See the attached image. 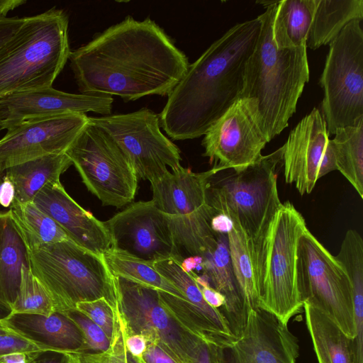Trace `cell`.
Returning <instances> with one entry per match:
<instances>
[{
	"instance_id": "1",
	"label": "cell",
	"mask_w": 363,
	"mask_h": 363,
	"mask_svg": "<svg viewBox=\"0 0 363 363\" xmlns=\"http://www.w3.org/2000/svg\"><path fill=\"white\" fill-rule=\"evenodd\" d=\"M69 60L81 94L116 95L124 101L168 96L189 65L157 23L131 16L70 51Z\"/></svg>"
},
{
	"instance_id": "2",
	"label": "cell",
	"mask_w": 363,
	"mask_h": 363,
	"mask_svg": "<svg viewBox=\"0 0 363 363\" xmlns=\"http://www.w3.org/2000/svg\"><path fill=\"white\" fill-rule=\"evenodd\" d=\"M260 27L258 16L235 24L189 65L159 115L160 126L172 140L204 135L240 98Z\"/></svg>"
},
{
	"instance_id": "3",
	"label": "cell",
	"mask_w": 363,
	"mask_h": 363,
	"mask_svg": "<svg viewBox=\"0 0 363 363\" xmlns=\"http://www.w3.org/2000/svg\"><path fill=\"white\" fill-rule=\"evenodd\" d=\"M278 2L271 1L258 16L260 31L247 62L240 96L257 101L269 140L288 126L309 80L306 45L281 49L275 45L272 26Z\"/></svg>"
},
{
	"instance_id": "4",
	"label": "cell",
	"mask_w": 363,
	"mask_h": 363,
	"mask_svg": "<svg viewBox=\"0 0 363 363\" xmlns=\"http://www.w3.org/2000/svg\"><path fill=\"white\" fill-rule=\"evenodd\" d=\"M306 228L302 214L287 201L248 239L258 307L286 324L303 308L296 261L298 241Z\"/></svg>"
},
{
	"instance_id": "5",
	"label": "cell",
	"mask_w": 363,
	"mask_h": 363,
	"mask_svg": "<svg viewBox=\"0 0 363 363\" xmlns=\"http://www.w3.org/2000/svg\"><path fill=\"white\" fill-rule=\"evenodd\" d=\"M69 53L68 17L62 10L25 17L0 48V98L51 87Z\"/></svg>"
},
{
	"instance_id": "6",
	"label": "cell",
	"mask_w": 363,
	"mask_h": 363,
	"mask_svg": "<svg viewBox=\"0 0 363 363\" xmlns=\"http://www.w3.org/2000/svg\"><path fill=\"white\" fill-rule=\"evenodd\" d=\"M26 252L28 264L50 296L55 311H76L77 303L101 298L116 309L114 277L103 256L72 240Z\"/></svg>"
},
{
	"instance_id": "7",
	"label": "cell",
	"mask_w": 363,
	"mask_h": 363,
	"mask_svg": "<svg viewBox=\"0 0 363 363\" xmlns=\"http://www.w3.org/2000/svg\"><path fill=\"white\" fill-rule=\"evenodd\" d=\"M283 151L282 145L233 174H223L226 169L215 165L207 178L208 205L216 213L238 223L248 239L257 235L282 203L278 192L277 170L282 166Z\"/></svg>"
},
{
	"instance_id": "8",
	"label": "cell",
	"mask_w": 363,
	"mask_h": 363,
	"mask_svg": "<svg viewBox=\"0 0 363 363\" xmlns=\"http://www.w3.org/2000/svg\"><path fill=\"white\" fill-rule=\"evenodd\" d=\"M212 170L196 173L181 166L151 183L152 201L169 216L175 242L189 256H202L217 243V233L211 228L216 213L205 194Z\"/></svg>"
},
{
	"instance_id": "9",
	"label": "cell",
	"mask_w": 363,
	"mask_h": 363,
	"mask_svg": "<svg viewBox=\"0 0 363 363\" xmlns=\"http://www.w3.org/2000/svg\"><path fill=\"white\" fill-rule=\"evenodd\" d=\"M361 22L346 25L329 44L319 84L322 116L328 134L363 123V31Z\"/></svg>"
},
{
	"instance_id": "10",
	"label": "cell",
	"mask_w": 363,
	"mask_h": 363,
	"mask_svg": "<svg viewBox=\"0 0 363 363\" xmlns=\"http://www.w3.org/2000/svg\"><path fill=\"white\" fill-rule=\"evenodd\" d=\"M114 277L118 306L127 335H140L176 363H198L206 345L189 333L162 305L159 290Z\"/></svg>"
},
{
	"instance_id": "11",
	"label": "cell",
	"mask_w": 363,
	"mask_h": 363,
	"mask_svg": "<svg viewBox=\"0 0 363 363\" xmlns=\"http://www.w3.org/2000/svg\"><path fill=\"white\" fill-rule=\"evenodd\" d=\"M296 280L302 301L322 311L353 339L354 301L350 279L335 256L308 228L298 241Z\"/></svg>"
},
{
	"instance_id": "12",
	"label": "cell",
	"mask_w": 363,
	"mask_h": 363,
	"mask_svg": "<svg viewBox=\"0 0 363 363\" xmlns=\"http://www.w3.org/2000/svg\"><path fill=\"white\" fill-rule=\"evenodd\" d=\"M65 153L104 206L121 208L134 199L138 182L135 169L102 128L89 121Z\"/></svg>"
},
{
	"instance_id": "13",
	"label": "cell",
	"mask_w": 363,
	"mask_h": 363,
	"mask_svg": "<svg viewBox=\"0 0 363 363\" xmlns=\"http://www.w3.org/2000/svg\"><path fill=\"white\" fill-rule=\"evenodd\" d=\"M105 130L130 160L138 179L153 183L168 172L179 168V147L160 130L159 115L149 108L135 112L89 117Z\"/></svg>"
},
{
	"instance_id": "14",
	"label": "cell",
	"mask_w": 363,
	"mask_h": 363,
	"mask_svg": "<svg viewBox=\"0 0 363 363\" xmlns=\"http://www.w3.org/2000/svg\"><path fill=\"white\" fill-rule=\"evenodd\" d=\"M269 142L257 101L240 98L208 128L201 144L204 157L237 172L257 160Z\"/></svg>"
},
{
	"instance_id": "15",
	"label": "cell",
	"mask_w": 363,
	"mask_h": 363,
	"mask_svg": "<svg viewBox=\"0 0 363 363\" xmlns=\"http://www.w3.org/2000/svg\"><path fill=\"white\" fill-rule=\"evenodd\" d=\"M111 248L155 263L184 258L175 242L167 214L151 201L133 203L104 222Z\"/></svg>"
},
{
	"instance_id": "16",
	"label": "cell",
	"mask_w": 363,
	"mask_h": 363,
	"mask_svg": "<svg viewBox=\"0 0 363 363\" xmlns=\"http://www.w3.org/2000/svg\"><path fill=\"white\" fill-rule=\"evenodd\" d=\"M88 122L86 114L67 113L26 120L8 129L0 139V174L26 162L65 153Z\"/></svg>"
},
{
	"instance_id": "17",
	"label": "cell",
	"mask_w": 363,
	"mask_h": 363,
	"mask_svg": "<svg viewBox=\"0 0 363 363\" xmlns=\"http://www.w3.org/2000/svg\"><path fill=\"white\" fill-rule=\"evenodd\" d=\"M113 99L105 95L76 94L51 87L12 94L0 98L4 129L35 118L94 112L111 115Z\"/></svg>"
},
{
	"instance_id": "18",
	"label": "cell",
	"mask_w": 363,
	"mask_h": 363,
	"mask_svg": "<svg viewBox=\"0 0 363 363\" xmlns=\"http://www.w3.org/2000/svg\"><path fill=\"white\" fill-rule=\"evenodd\" d=\"M229 350L232 363H296L299 356L298 340L288 324L259 307L248 311Z\"/></svg>"
},
{
	"instance_id": "19",
	"label": "cell",
	"mask_w": 363,
	"mask_h": 363,
	"mask_svg": "<svg viewBox=\"0 0 363 363\" xmlns=\"http://www.w3.org/2000/svg\"><path fill=\"white\" fill-rule=\"evenodd\" d=\"M328 140L325 121L320 110L314 108L291 131L283 145L285 182L294 184L301 196L313 190Z\"/></svg>"
},
{
	"instance_id": "20",
	"label": "cell",
	"mask_w": 363,
	"mask_h": 363,
	"mask_svg": "<svg viewBox=\"0 0 363 363\" xmlns=\"http://www.w3.org/2000/svg\"><path fill=\"white\" fill-rule=\"evenodd\" d=\"M32 201L79 246L100 256L111 247L104 222L81 207L67 193L60 181L44 187Z\"/></svg>"
},
{
	"instance_id": "21",
	"label": "cell",
	"mask_w": 363,
	"mask_h": 363,
	"mask_svg": "<svg viewBox=\"0 0 363 363\" xmlns=\"http://www.w3.org/2000/svg\"><path fill=\"white\" fill-rule=\"evenodd\" d=\"M1 323L42 350H84V338L80 329L60 312L55 311L50 315L13 313Z\"/></svg>"
},
{
	"instance_id": "22",
	"label": "cell",
	"mask_w": 363,
	"mask_h": 363,
	"mask_svg": "<svg viewBox=\"0 0 363 363\" xmlns=\"http://www.w3.org/2000/svg\"><path fill=\"white\" fill-rule=\"evenodd\" d=\"M201 257L203 274L208 278L211 286L225 297L222 313L233 333L238 338L245 326L247 311L233 273L227 234L217 233L216 246Z\"/></svg>"
},
{
	"instance_id": "23",
	"label": "cell",
	"mask_w": 363,
	"mask_h": 363,
	"mask_svg": "<svg viewBox=\"0 0 363 363\" xmlns=\"http://www.w3.org/2000/svg\"><path fill=\"white\" fill-rule=\"evenodd\" d=\"M306 323L318 363H356L352 339L328 315L303 303Z\"/></svg>"
},
{
	"instance_id": "24",
	"label": "cell",
	"mask_w": 363,
	"mask_h": 363,
	"mask_svg": "<svg viewBox=\"0 0 363 363\" xmlns=\"http://www.w3.org/2000/svg\"><path fill=\"white\" fill-rule=\"evenodd\" d=\"M71 164V160L64 153L42 157L6 169L14 185L15 203L32 201L44 187L60 181Z\"/></svg>"
},
{
	"instance_id": "25",
	"label": "cell",
	"mask_w": 363,
	"mask_h": 363,
	"mask_svg": "<svg viewBox=\"0 0 363 363\" xmlns=\"http://www.w3.org/2000/svg\"><path fill=\"white\" fill-rule=\"evenodd\" d=\"M28 264L26 248L11 221L9 211H0V303L12 309Z\"/></svg>"
},
{
	"instance_id": "26",
	"label": "cell",
	"mask_w": 363,
	"mask_h": 363,
	"mask_svg": "<svg viewBox=\"0 0 363 363\" xmlns=\"http://www.w3.org/2000/svg\"><path fill=\"white\" fill-rule=\"evenodd\" d=\"M363 20V0H318L306 41L316 50L330 44L350 22Z\"/></svg>"
},
{
	"instance_id": "27",
	"label": "cell",
	"mask_w": 363,
	"mask_h": 363,
	"mask_svg": "<svg viewBox=\"0 0 363 363\" xmlns=\"http://www.w3.org/2000/svg\"><path fill=\"white\" fill-rule=\"evenodd\" d=\"M9 215L26 250L72 240L62 228L33 201L15 203Z\"/></svg>"
},
{
	"instance_id": "28",
	"label": "cell",
	"mask_w": 363,
	"mask_h": 363,
	"mask_svg": "<svg viewBox=\"0 0 363 363\" xmlns=\"http://www.w3.org/2000/svg\"><path fill=\"white\" fill-rule=\"evenodd\" d=\"M318 0L279 1L272 32L278 48L306 45Z\"/></svg>"
},
{
	"instance_id": "29",
	"label": "cell",
	"mask_w": 363,
	"mask_h": 363,
	"mask_svg": "<svg viewBox=\"0 0 363 363\" xmlns=\"http://www.w3.org/2000/svg\"><path fill=\"white\" fill-rule=\"evenodd\" d=\"M103 257L113 277H122L134 282L168 293L189 302L183 292L163 277L155 268L153 263L111 247L104 252Z\"/></svg>"
},
{
	"instance_id": "30",
	"label": "cell",
	"mask_w": 363,
	"mask_h": 363,
	"mask_svg": "<svg viewBox=\"0 0 363 363\" xmlns=\"http://www.w3.org/2000/svg\"><path fill=\"white\" fill-rule=\"evenodd\" d=\"M330 140L338 171L363 199V123L335 130Z\"/></svg>"
},
{
	"instance_id": "31",
	"label": "cell",
	"mask_w": 363,
	"mask_h": 363,
	"mask_svg": "<svg viewBox=\"0 0 363 363\" xmlns=\"http://www.w3.org/2000/svg\"><path fill=\"white\" fill-rule=\"evenodd\" d=\"M233 223V228L227 233L228 248L233 273L248 313L250 310L258 308L248 238L238 223L236 221Z\"/></svg>"
},
{
	"instance_id": "32",
	"label": "cell",
	"mask_w": 363,
	"mask_h": 363,
	"mask_svg": "<svg viewBox=\"0 0 363 363\" xmlns=\"http://www.w3.org/2000/svg\"><path fill=\"white\" fill-rule=\"evenodd\" d=\"M180 264L177 259L169 258L155 262L154 267L163 277L178 287L189 302L208 320L222 330L233 333L224 315L219 309L212 307L205 301L192 276L184 272Z\"/></svg>"
},
{
	"instance_id": "33",
	"label": "cell",
	"mask_w": 363,
	"mask_h": 363,
	"mask_svg": "<svg viewBox=\"0 0 363 363\" xmlns=\"http://www.w3.org/2000/svg\"><path fill=\"white\" fill-rule=\"evenodd\" d=\"M13 313L50 315L55 308L47 291L32 272L28 264L21 269V282Z\"/></svg>"
},
{
	"instance_id": "34",
	"label": "cell",
	"mask_w": 363,
	"mask_h": 363,
	"mask_svg": "<svg viewBox=\"0 0 363 363\" xmlns=\"http://www.w3.org/2000/svg\"><path fill=\"white\" fill-rule=\"evenodd\" d=\"M125 338L126 331L117 303L108 348L105 351L66 352L67 363H128Z\"/></svg>"
},
{
	"instance_id": "35",
	"label": "cell",
	"mask_w": 363,
	"mask_h": 363,
	"mask_svg": "<svg viewBox=\"0 0 363 363\" xmlns=\"http://www.w3.org/2000/svg\"><path fill=\"white\" fill-rule=\"evenodd\" d=\"M64 314L69 317L82 333L85 342L84 351H105L108 348L111 340L99 325L77 311Z\"/></svg>"
},
{
	"instance_id": "36",
	"label": "cell",
	"mask_w": 363,
	"mask_h": 363,
	"mask_svg": "<svg viewBox=\"0 0 363 363\" xmlns=\"http://www.w3.org/2000/svg\"><path fill=\"white\" fill-rule=\"evenodd\" d=\"M75 308L77 311L99 325L111 340L115 310L105 298L79 302L76 304Z\"/></svg>"
},
{
	"instance_id": "37",
	"label": "cell",
	"mask_w": 363,
	"mask_h": 363,
	"mask_svg": "<svg viewBox=\"0 0 363 363\" xmlns=\"http://www.w3.org/2000/svg\"><path fill=\"white\" fill-rule=\"evenodd\" d=\"M41 350L26 338L8 330L0 333V356L12 352L30 353Z\"/></svg>"
},
{
	"instance_id": "38",
	"label": "cell",
	"mask_w": 363,
	"mask_h": 363,
	"mask_svg": "<svg viewBox=\"0 0 363 363\" xmlns=\"http://www.w3.org/2000/svg\"><path fill=\"white\" fill-rule=\"evenodd\" d=\"M16 192L14 185L4 172L0 174V211H8L15 203Z\"/></svg>"
},
{
	"instance_id": "39",
	"label": "cell",
	"mask_w": 363,
	"mask_h": 363,
	"mask_svg": "<svg viewBox=\"0 0 363 363\" xmlns=\"http://www.w3.org/2000/svg\"><path fill=\"white\" fill-rule=\"evenodd\" d=\"M27 363H67L66 352L38 350L28 353Z\"/></svg>"
},
{
	"instance_id": "40",
	"label": "cell",
	"mask_w": 363,
	"mask_h": 363,
	"mask_svg": "<svg viewBox=\"0 0 363 363\" xmlns=\"http://www.w3.org/2000/svg\"><path fill=\"white\" fill-rule=\"evenodd\" d=\"M25 18L0 16V48L20 28Z\"/></svg>"
},
{
	"instance_id": "41",
	"label": "cell",
	"mask_w": 363,
	"mask_h": 363,
	"mask_svg": "<svg viewBox=\"0 0 363 363\" xmlns=\"http://www.w3.org/2000/svg\"><path fill=\"white\" fill-rule=\"evenodd\" d=\"M125 345L128 352L133 358L142 359L147 348V342L145 338L140 335H127L126 334Z\"/></svg>"
},
{
	"instance_id": "42",
	"label": "cell",
	"mask_w": 363,
	"mask_h": 363,
	"mask_svg": "<svg viewBox=\"0 0 363 363\" xmlns=\"http://www.w3.org/2000/svg\"><path fill=\"white\" fill-rule=\"evenodd\" d=\"M205 301L212 307L219 309L221 313L225 304V297L209 283L198 285Z\"/></svg>"
},
{
	"instance_id": "43",
	"label": "cell",
	"mask_w": 363,
	"mask_h": 363,
	"mask_svg": "<svg viewBox=\"0 0 363 363\" xmlns=\"http://www.w3.org/2000/svg\"><path fill=\"white\" fill-rule=\"evenodd\" d=\"M337 169L335 154L329 139L319 164L318 179Z\"/></svg>"
},
{
	"instance_id": "44",
	"label": "cell",
	"mask_w": 363,
	"mask_h": 363,
	"mask_svg": "<svg viewBox=\"0 0 363 363\" xmlns=\"http://www.w3.org/2000/svg\"><path fill=\"white\" fill-rule=\"evenodd\" d=\"M143 358L145 363H176L168 354L152 344H147Z\"/></svg>"
},
{
	"instance_id": "45",
	"label": "cell",
	"mask_w": 363,
	"mask_h": 363,
	"mask_svg": "<svg viewBox=\"0 0 363 363\" xmlns=\"http://www.w3.org/2000/svg\"><path fill=\"white\" fill-rule=\"evenodd\" d=\"M223 349L206 345L198 363H227Z\"/></svg>"
},
{
	"instance_id": "46",
	"label": "cell",
	"mask_w": 363,
	"mask_h": 363,
	"mask_svg": "<svg viewBox=\"0 0 363 363\" xmlns=\"http://www.w3.org/2000/svg\"><path fill=\"white\" fill-rule=\"evenodd\" d=\"M233 227L232 220L222 213H216L211 220V228L216 233L227 234Z\"/></svg>"
},
{
	"instance_id": "47",
	"label": "cell",
	"mask_w": 363,
	"mask_h": 363,
	"mask_svg": "<svg viewBox=\"0 0 363 363\" xmlns=\"http://www.w3.org/2000/svg\"><path fill=\"white\" fill-rule=\"evenodd\" d=\"M202 262L203 258L201 256L192 255L184 258L180 266L184 272L189 273L194 272V269L202 270Z\"/></svg>"
},
{
	"instance_id": "48",
	"label": "cell",
	"mask_w": 363,
	"mask_h": 363,
	"mask_svg": "<svg viewBox=\"0 0 363 363\" xmlns=\"http://www.w3.org/2000/svg\"><path fill=\"white\" fill-rule=\"evenodd\" d=\"M28 353L12 352L0 356V363H27Z\"/></svg>"
},
{
	"instance_id": "49",
	"label": "cell",
	"mask_w": 363,
	"mask_h": 363,
	"mask_svg": "<svg viewBox=\"0 0 363 363\" xmlns=\"http://www.w3.org/2000/svg\"><path fill=\"white\" fill-rule=\"evenodd\" d=\"M26 3V0H0V16H6L9 11Z\"/></svg>"
},
{
	"instance_id": "50",
	"label": "cell",
	"mask_w": 363,
	"mask_h": 363,
	"mask_svg": "<svg viewBox=\"0 0 363 363\" xmlns=\"http://www.w3.org/2000/svg\"><path fill=\"white\" fill-rule=\"evenodd\" d=\"M13 313L12 309L0 303V323L7 319Z\"/></svg>"
},
{
	"instance_id": "51",
	"label": "cell",
	"mask_w": 363,
	"mask_h": 363,
	"mask_svg": "<svg viewBox=\"0 0 363 363\" xmlns=\"http://www.w3.org/2000/svg\"><path fill=\"white\" fill-rule=\"evenodd\" d=\"M128 363H145L143 358L142 359H135L128 352Z\"/></svg>"
},
{
	"instance_id": "52",
	"label": "cell",
	"mask_w": 363,
	"mask_h": 363,
	"mask_svg": "<svg viewBox=\"0 0 363 363\" xmlns=\"http://www.w3.org/2000/svg\"><path fill=\"white\" fill-rule=\"evenodd\" d=\"M9 329H7L6 328H5L1 323H0V333H3V332H5L6 330H8Z\"/></svg>"
},
{
	"instance_id": "53",
	"label": "cell",
	"mask_w": 363,
	"mask_h": 363,
	"mask_svg": "<svg viewBox=\"0 0 363 363\" xmlns=\"http://www.w3.org/2000/svg\"><path fill=\"white\" fill-rule=\"evenodd\" d=\"M3 128H2V126H1V118H0V131L2 130Z\"/></svg>"
}]
</instances>
